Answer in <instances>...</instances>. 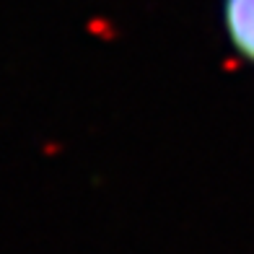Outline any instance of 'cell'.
<instances>
[{"label":"cell","instance_id":"cell-1","mask_svg":"<svg viewBox=\"0 0 254 254\" xmlns=\"http://www.w3.org/2000/svg\"><path fill=\"white\" fill-rule=\"evenodd\" d=\"M221 13L231 50L254 65V0H223Z\"/></svg>","mask_w":254,"mask_h":254}]
</instances>
